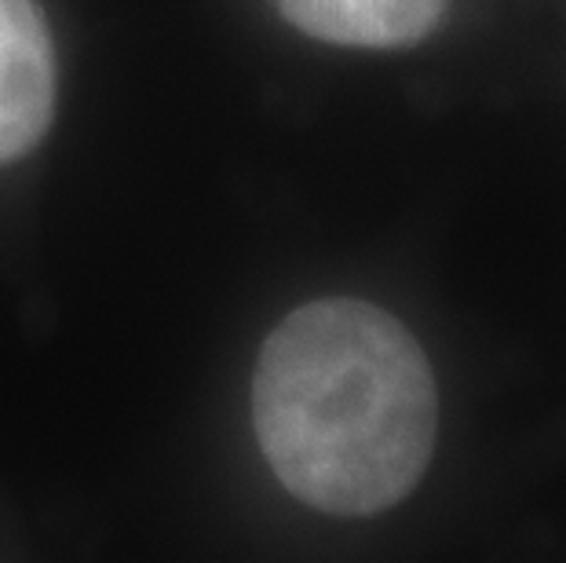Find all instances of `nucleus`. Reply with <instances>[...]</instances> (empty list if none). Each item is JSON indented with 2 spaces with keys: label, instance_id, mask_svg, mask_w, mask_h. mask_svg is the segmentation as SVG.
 <instances>
[{
  "label": "nucleus",
  "instance_id": "nucleus-1",
  "mask_svg": "<svg viewBox=\"0 0 566 563\" xmlns=\"http://www.w3.org/2000/svg\"><path fill=\"white\" fill-rule=\"evenodd\" d=\"M252 417L263 458L289 494L333 517H373L424 476L439 392L399 319L333 296L296 307L268 337Z\"/></svg>",
  "mask_w": 566,
  "mask_h": 563
},
{
  "label": "nucleus",
  "instance_id": "nucleus-2",
  "mask_svg": "<svg viewBox=\"0 0 566 563\" xmlns=\"http://www.w3.org/2000/svg\"><path fill=\"white\" fill-rule=\"evenodd\" d=\"M55 117V48L33 0H0V165L19 161Z\"/></svg>",
  "mask_w": 566,
  "mask_h": 563
},
{
  "label": "nucleus",
  "instance_id": "nucleus-3",
  "mask_svg": "<svg viewBox=\"0 0 566 563\" xmlns=\"http://www.w3.org/2000/svg\"><path fill=\"white\" fill-rule=\"evenodd\" d=\"M307 38L344 48H406L439 27L446 0H279Z\"/></svg>",
  "mask_w": 566,
  "mask_h": 563
}]
</instances>
